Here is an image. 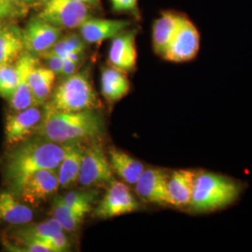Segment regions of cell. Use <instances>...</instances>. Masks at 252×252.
I'll return each mask as SVG.
<instances>
[{
	"mask_svg": "<svg viewBox=\"0 0 252 252\" xmlns=\"http://www.w3.org/2000/svg\"><path fill=\"white\" fill-rule=\"evenodd\" d=\"M36 63H38V58L36 55L30 54L27 51H25L15 62L18 70V82L14 94L9 101V108L12 112L20 111L36 105L32 96L28 81L29 73Z\"/></svg>",
	"mask_w": 252,
	"mask_h": 252,
	"instance_id": "obj_14",
	"label": "cell"
},
{
	"mask_svg": "<svg viewBox=\"0 0 252 252\" xmlns=\"http://www.w3.org/2000/svg\"><path fill=\"white\" fill-rule=\"evenodd\" d=\"M130 91V81L126 72L113 66H104L101 73V94L109 104L123 99Z\"/></svg>",
	"mask_w": 252,
	"mask_h": 252,
	"instance_id": "obj_19",
	"label": "cell"
},
{
	"mask_svg": "<svg viewBox=\"0 0 252 252\" xmlns=\"http://www.w3.org/2000/svg\"><path fill=\"white\" fill-rule=\"evenodd\" d=\"M50 215L61 224L64 232L68 233L77 231L81 227L84 219V217L74 211L63 202L62 195L54 197Z\"/></svg>",
	"mask_w": 252,
	"mask_h": 252,
	"instance_id": "obj_24",
	"label": "cell"
},
{
	"mask_svg": "<svg viewBox=\"0 0 252 252\" xmlns=\"http://www.w3.org/2000/svg\"><path fill=\"white\" fill-rule=\"evenodd\" d=\"M45 106L58 111L99 109L101 102L92 84L89 68L65 77L54 89Z\"/></svg>",
	"mask_w": 252,
	"mask_h": 252,
	"instance_id": "obj_3",
	"label": "cell"
},
{
	"mask_svg": "<svg viewBox=\"0 0 252 252\" xmlns=\"http://www.w3.org/2000/svg\"><path fill=\"white\" fill-rule=\"evenodd\" d=\"M18 82V70L15 63L0 65V96L11 99Z\"/></svg>",
	"mask_w": 252,
	"mask_h": 252,
	"instance_id": "obj_28",
	"label": "cell"
},
{
	"mask_svg": "<svg viewBox=\"0 0 252 252\" xmlns=\"http://www.w3.org/2000/svg\"><path fill=\"white\" fill-rule=\"evenodd\" d=\"M45 1H47V0H43V2H45Z\"/></svg>",
	"mask_w": 252,
	"mask_h": 252,
	"instance_id": "obj_36",
	"label": "cell"
},
{
	"mask_svg": "<svg viewBox=\"0 0 252 252\" xmlns=\"http://www.w3.org/2000/svg\"><path fill=\"white\" fill-rule=\"evenodd\" d=\"M13 2H16V3H22V4H26L25 2H23V0H11Z\"/></svg>",
	"mask_w": 252,
	"mask_h": 252,
	"instance_id": "obj_35",
	"label": "cell"
},
{
	"mask_svg": "<svg viewBox=\"0 0 252 252\" xmlns=\"http://www.w3.org/2000/svg\"><path fill=\"white\" fill-rule=\"evenodd\" d=\"M112 9L115 12H130L136 17H140L138 0H111Z\"/></svg>",
	"mask_w": 252,
	"mask_h": 252,
	"instance_id": "obj_29",
	"label": "cell"
},
{
	"mask_svg": "<svg viewBox=\"0 0 252 252\" xmlns=\"http://www.w3.org/2000/svg\"><path fill=\"white\" fill-rule=\"evenodd\" d=\"M33 217V210L9 189L0 192V221L20 226L31 222Z\"/></svg>",
	"mask_w": 252,
	"mask_h": 252,
	"instance_id": "obj_18",
	"label": "cell"
},
{
	"mask_svg": "<svg viewBox=\"0 0 252 252\" xmlns=\"http://www.w3.org/2000/svg\"><path fill=\"white\" fill-rule=\"evenodd\" d=\"M44 105H36L9 114L5 123L7 145L14 146L34 135L44 117Z\"/></svg>",
	"mask_w": 252,
	"mask_h": 252,
	"instance_id": "obj_9",
	"label": "cell"
},
{
	"mask_svg": "<svg viewBox=\"0 0 252 252\" xmlns=\"http://www.w3.org/2000/svg\"><path fill=\"white\" fill-rule=\"evenodd\" d=\"M63 202L74 211L85 217L93 211V205L98 197V192L94 189H81L70 190L62 195Z\"/></svg>",
	"mask_w": 252,
	"mask_h": 252,
	"instance_id": "obj_26",
	"label": "cell"
},
{
	"mask_svg": "<svg viewBox=\"0 0 252 252\" xmlns=\"http://www.w3.org/2000/svg\"><path fill=\"white\" fill-rule=\"evenodd\" d=\"M108 153L100 140L89 142L84 149L78 183L85 189L108 186L114 179Z\"/></svg>",
	"mask_w": 252,
	"mask_h": 252,
	"instance_id": "obj_5",
	"label": "cell"
},
{
	"mask_svg": "<svg viewBox=\"0 0 252 252\" xmlns=\"http://www.w3.org/2000/svg\"><path fill=\"white\" fill-rule=\"evenodd\" d=\"M75 143L69 146L62 162L57 169L60 188H69L76 184L81 171V160L86 146Z\"/></svg>",
	"mask_w": 252,
	"mask_h": 252,
	"instance_id": "obj_22",
	"label": "cell"
},
{
	"mask_svg": "<svg viewBox=\"0 0 252 252\" xmlns=\"http://www.w3.org/2000/svg\"><path fill=\"white\" fill-rule=\"evenodd\" d=\"M59 188L57 170L43 169L27 179L19 198L27 205L38 206L53 196Z\"/></svg>",
	"mask_w": 252,
	"mask_h": 252,
	"instance_id": "obj_11",
	"label": "cell"
},
{
	"mask_svg": "<svg viewBox=\"0 0 252 252\" xmlns=\"http://www.w3.org/2000/svg\"><path fill=\"white\" fill-rule=\"evenodd\" d=\"M56 74L47 66L38 63L31 69L28 81L32 96L36 105H45L54 92Z\"/></svg>",
	"mask_w": 252,
	"mask_h": 252,
	"instance_id": "obj_23",
	"label": "cell"
},
{
	"mask_svg": "<svg viewBox=\"0 0 252 252\" xmlns=\"http://www.w3.org/2000/svg\"><path fill=\"white\" fill-rule=\"evenodd\" d=\"M132 26L130 20L93 18L85 21L79 27L80 35L89 44H100L108 38H113Z\"/></svg>",
	"mask_w": 252,
	"mask_h": 252,
	"instance_id": "obj_15",
	"label": "cell"
},
{
	"mask_svg": "<svg viewBox=\"0 0 252 252\" xmlns=\"http://www.w3.org/2000/svg\"><path fill=\"white\" fill-rule=\"evenodd\" d=\"M76 1L84 3L91 7H99L100 6V0H76Z\"/></svg>",
	"mask_w": 252,
	"mask_h": 252,
	"instance_id": "obj_32",
	"label": "cell"
},
{
	"mask_svg": "<svg viewBox=\"0 0 252 252\" xmlns=\"http://www.w3.org/2000/svg\"><path fill=\"white\" fill-rule=\"evenodd\" d=\"M38 56H40L45 61L47 67L53 70L56 75H60L63 68V60H64L63 57L55 55V54H47V53L39 54Z\"/></svg>",
	"mask_w": 252,
	"mask_h": 252,
	"instance_id": "obj_30",
	"label": "cell"
},
{
	"mask_svg": "<svg viewBox=\"0 0 252 252\" xmlns=\"http://www.w3.org/2000/svg\"><path fill=\"white\" fill-rule=\"evenodd\" d=\"M169 176L161 168H145L135 184L137 195L150 203L168 205L167 184Z\"/></svg>",
	"mask_w": 252,
	"mask_h": 252,
	"instance_id": "obj_13",
	"label": "cell"
},
{
	"mask_svg": "<svg viewBox=\"0 0 252 252\" xmlns=\"http://www.w3.org/2000/svg\"><path fill=\"white\" fill-rule=\"evenodd\" d=\"M23 30L13 24H5L0 31V65L13 63L25 52Z\"/></svg>",
	"mask_w": 252,
	"mask_h": 252,
	"instance_id": "obj_21",
	"label": "cell"
},
{
	"mask_svg": "<svg viewBox=\"0 0 252 252\" xmlns=\"http://www.w3.org/2000/svg\"><path fill=\"white\" fill-rule=\"evenodd\" d=\"M138 28H128L112 38L108 52V65L126 73L135 70L137 60L135 43Z\"/></svg>",
	"mask_w": 252,
	"mask_h": 252,
	"instance_id": "obj_12",
	"label": "cell"
},
{
	"mask_svg": "<svg viewBox=\"0 0 252 252\" xmlns=\"http://www.w3.org/2000/svg\"><path fill=\"white\" fill-rule=\"evenodd\" d=\"M5 23H7V22H4V21H0V31H1V29H2V27H4V25H5Z\"/></svg>",
	"mask_w": 252,
	"mask_h": 252,
	"instance_id": "obj_34",
	"label": "cell"
},
{
	"mask_svg": "<svg viewBox=\"0 0 252 252\" xmlns=\"http://www.w3.org/2000/svg\"><path fill=\"white\" fill-rule=\"evenodd\" d=\"M86 42L78 33H69L61 36L56 43L45 53L55 54L61 57H65L73 52H84L86 49ZM43 54V53H42Z\"/></svg>",
	"mask_w": 252,
	"mask_h": 252,
	"instance_id": "obj_27",
	"label": "cell"
},
{
	"mask_svg": "<svg viewBox=\"0 0 252 252\" xmlns=\"http://www.w3.org/2000/svg\"><path fill=\"white\" fill-rule=\"evenodd\" d=\"M36 0H23V2H25L26 4H29V3H33V2H35Z\"/></svg>",
	"mask_w": 252,
	"mask_h": 252,
	"instance_id": "obj_33",
	"label": "cell"
},
{
	"mask_svg": "<svg viewBox=\"0 0 252 252\" xmlns=\"http://www.w3.org/2000/svg\"><path fill=\"white\" fill-rule=\"evenodd\" d=\"M89 5L76 0H47L38 17L60 29H75L90 19Z\"/></svg>",
	"mask_w": 252,
	"mask_h": 252,
	"instance_id": "obj_6",
	"label": "cell"
},
{
	"mask_svg": "<svg viewBox=\"0 0 252 252\" xmlns=\"http://www.w3.org/2000/svg\"><path fill=\"white\" fill-rule=\"evenodd\" d=\"M63 231L61 224L51 217V219L41 221L33 223L32 221L20 225L18 229L12 232L13 238H39L44 237L51 234L59 233Z\"/></svg>",
	"mask_w": 252,
	"mask_h": 252,
	"instance_id": "obj_25",
	"label": "cell"
},
{
	"mask_svg": "<svg viewBox=\"0 0 252 252\" xmlns=\"http://www.w3.org/2000/svg\"><path fill=\"white\" fill-rule=\"evenodd\" d=\"M183 12L162 10L160 16L153 22V48L154 53L162 57L180 26Z\"/></svg>",
	"mask_w": 252,
	"mask_h": 252,
	"instance_id": "obj_16",
	"label": "cell"
},
{
	"mask_svg": "<svg viewBox=\"0 0 252 252\" xmlns=\"http://www.w3.org/2000/svg\"><path fill=\"white\" fill-rule=\"evenodd\" d=\"M200 44L201 35L198 27L184 13L180 26L162 58L173 63L189 62L198 54Z\"/></svg>",
	"mask_w": 252,
	"mask_h": 252,
	"instance_id": "obj_7",
	"label": "cell"
},
{
	"mask_svg": "<svg viewBox=\"0 0 252 252\" xmlns=\"http://www.w3.org/2000/svg\"><path fill=\"white\" fill-rule=\"evenodd\" d=\"M44 107V117L34 135L57 144L71 145L100 140L106 133L100 109L58 111Z\"/></svg>",
	"mask_w": 252,
	"mask_h": 252,
	"instance_id": "obj_2",
	"label": "cell"
},
{
	"mask_svg": "<svg viewBox=\"0 0 252 252\" xmlns=\"http://www.w3.org/2000/svg\"><path fill=\"white\" fill-rule=\"evenodd\" d=\"M78 68H79V63H75L67 58H64L63 68H62V71L60 73V75H62L64 78L69 77L73 74L78 72Z\"/></svg>",
	"mask_w": 252,
	"mask_h": 252,
	"instance_id": "obj_31",
	"label": "cell"
},
{
	"mask_svg": "<svg viewBox=\"0 0 252 252\" xmlns=\"http://www.w3.org/2000/svg\"><path fill=\"white\" fill-rule=\"evenodd\" d=\"M70 145H60L34 135L12 146L4 166V177L10 192L19 197L27 179L43 169L57 170Z\"/></svg>",
	"mask_w": 252,
	"mask_h": 252,
	"instance_id": "obj_1",
	"label": "cell"
},
{
	"mask_svg": "<svg viewBox=\"0 0 252 252\" xmlns=\"http://www.w3.org/2000/svg\"><path fill=\"white\" fill-rule=\"evenodd\" d=\"M139 204L126 182L113 180L108 186L106 193L94 210V216L108 220L135 212Z\"/></svg>",
	"mask_w": 252,
	"mask_h": 252,
	"instance_id": "obj_8",
	"label": "cell"
},
{
	"mask_svg": "<svg viewBox=\"0 0 252 252\" xmlns=\"http://www.w3.org/2000/svg\"><path fill=\"white\" fill-rule=\"evenodd\" d=\"M22 30L25 50L35 55L50 50L62 36V29L54 27L37 15L30 19Z\"/></svg>",
	"mask_w": 252,
	"mask_h": 252,
	"instance_id": "obj_10",
	"label": "cell"
},
{
	"mask_svg": "<svg viewBox=\"0 0 252 252\" xmlns=\"http://www.w3.org/2000/svg\"><path fill=\"white\" fill-rule=\"evenodd\" d=\"M196 173L191 170H177L169 176L167 184L168 205L188 207L191 201Z\"/></svg>",
	"mask_w": 252,
	"mask_h": 252,
	"instance_id": "obj_17",
	"label": "cell"
},
{
	"mask_svg": "<svg viewBox=\"0 0 252 252\" xmlns=\"http://www.w3.org/2000/svg\"><path fill=\"white\" fill-rule=\"evenodd\" d=\"M0 21H1V20H0ZM4 22H7V21H4Z\"/></svg>",
	"mask_w": 252,
	"mask_h": 252,
	"instance_id": "obj_37",
	"label": "cell"
},
{
	"mask_svg": "<svg viewBox=\"0 0 252 252\" xmlns=\"http://www.w3.org/2000/svg\"><path fill=\"white\" fill-rule=\"evenodd\" d=\"M108 156L112 171L126 184L135 185L146 168L140 161L125 152L118 150L117 148H110L108 150Z\"/></svg>",
	"mask_w": 252,
	"mask_h": 252,
	"instance_id": "obj_20",
	"label": "cell"
},
{
	"mask_svg": "<svg viewBox=\"0 0 252 252\" xmlns=\"http://www.w3.org/2000/svg\"><path fill=\"white\" fill-rule=\"evenodd\" d=\"M240 192L238 183L213 173L196 174L189 207L197 212L212 211L232 204Z\"/></svg>",
	"mask_w": 252,
	"mask_h": 252,
	"instance_id": "obj_4",
	"label": "cell"
}]
</instances>
